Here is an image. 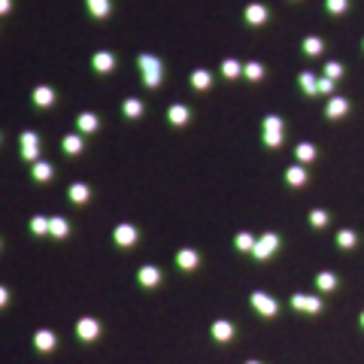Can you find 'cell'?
<instances>
[{
	"label": "cell",
	"instance_id": "obj_1",
	"mask_svg": "<svg viewBox=\"0 0 364 364\" xmlns=\"http://www.w3.org/2000/svg\"><path fill=\"white\" fill-rule=\"evenodd\" d=\"M140 70H143V82H146V88H158V82H161V73H164L161 61L143 52V55H140Z\"/></svg>",
	"mask_w": 364,
	"mask_h": 364
},
{
	"label": "cell",
	"instance_id": "obj_2",
	"mask_svg": "<svg viewBox=\"0 0 364 364\" xmlns=\"http://www.w3.org/2000/svg\"><path fill=\"white\" fill-rule=\"evenodd\" d=\"M261 128H264V146H270V149H279V146H282V140H285V137H282V133H285L282 119H279V116H267Z\"/></svg>",
	"mask_w": 364,
	"mask_h": 364
},
{
	"label": "cell",
	"instance_id": "obj_3",
	"mask_svg": "<svg viewBox=\"0 0 364 364\" xmlns=\"http://www.w3.org/2000/svg\"><path fill=\"white\" fill-rule=\"evenodd\" d=\"M249 300H252V306H255V310H258V313H261L264 319H273V316L279 313V303L270 298V295H264V292H255V295H252Z\"/></svg>",
	"mask_w": 364,
	"mask_h": 364
},
{
	"label": "cell",
	"instance_id": "obj_4",
	"mask_svg": "<svg viewBox=\"0 0 364 364\" xmlns=\"http://www.w3.org/2000/svg\"><path fill=\"white\" fill-rule=\"evenodd\" d=\"M292 306L298 313H310V316L322 313V300L316 298V295H292Z\"/></svg>",
	"mask_w": 364,
	"mask_h": 364
},
{
	"label": "cell",
	"instance_id": "obj_5",
	"mask_svg": "<svg viewBox=\"0 0 364 364\" xmlns=\"http://www.w3.org/2000/svg\"><path fill=\"white\" fill-rule=\"evenodd\" d=\"M276 249H279V237H276V234H264V237L255 243V252H252V255H255L258 261H267Z\"/></svg>",
	"mask_w": 364,
	"mask_h": 364
},
{
	"label": "cell",
	"instance_id": "obj_6",
	"mask_svg": "<svg viewBox=\"0 0 364 364\" xmlns=\"http://www.w3.org/2000/svg\"><path fill=\"white\" fill-rule=\"evenodd\" d=\"M36 152H40V140H36V133H22V155H25V161H36Z\"/></svg>",
	"mask_w": 364,
	"mask_h": 364
},
{
	"label": "cell",
	"instance_id": "obj_7",
	"mask_svg": "<svg viewBox=\"0 0 364 364\" xmlns=\"http://www.w3.org/2000/svg\"><path fill=\"white\" fill-rule=\"evenodd\" d=\"M346 112H349V100L346 98H328V106H325L328 119H343Z\"/></svg>",
	"mask_w": 364,
	"mask_h": 364
},
{
	"label": "cell",
	"instance_id": "obj_8",
	"mask_svg": "<svg viewBox=\"0 0 364 364\" xmlns=\"http://www.w3.org/2000/svg\"><path fill=\"white\" fill-rule=\"evenodd\" d=\"M213 340H219V343H228L234 340V325L231 322H225V319H219V322H213Z\"/></svg>",
	"mask_w": 364,
	"mask_h": 364
},
{
	"label": "cell",
	"instance_id": "obj_9",
	"mask_svg": "<svg viewBox=\"0 0 364 364\" xmlns=\"http://www.w3.org/2000/svg\"><path fill=\"white\" fill-rule=\"evenodd\" d=\"M285 182H289L292 188H300V185H306V170H303L300 164L289 167V170H285Z\"/></svg>",
	"mask_w": 364,
	"mask_h": 364
},
{
	"label": "cell",
	"instance_id": "obj_10",
	"mask_svg": "<svg viewBox=\"0 0 364 364\" xmlns=\"http://www.w3.org/2000/svg\"><path fill=\"white\" fill-rule=\"evenodd\" d=\"M246 22H249V25H264L267 22V6H261V3L246 6Z\"/></svg>",
	"mask_w": 364,
	"mask_h": 364
},
{
	"label": "cell",
	"instance_id": "obj_11",
	"mask_svg": "<svg viewBox=\"0 0 364 364\" xmlns=\"http://www.w3.org/2000/svg\"><path fill=\"white\" fill-rule=\"evenodd\" d=\"M298 85H300V91H303V94H310V98H313V94H319V79H316L313 73H300V76H298Z\"/></svg>",
	"mask_w": 364,
	"mask_h": 364
},
{
	"label": "cell",
	"instance_id": "obj_12",
	"mask_svg": "<svg viewBox=\"0 0 364 364\" xmlns=\"http://www.w3.org/2000/svg\"><path fill=\"white\" fill-rule=\"evenodd\" d=\"M116 243H119V246H131V243H137V231H133L131 225H119V228H116Z\"/></svg>",
	"mask_w": 364,
	"mask_h": 364
},
{
	"label": "cell",
	"instance_id": "obj_13",
	"mask_svg": "<svg viewBox=\"0 0 364 364\" xmlns=\"http://www.w3.org/2000/svg\"><path fill=\"white\" fill-rule=\"evenodd\" d=\"M140 282H143L146 289L158 285V282H161V270H158V267H143V270H140Z\"/></svg>",
	"mask_w": 364,
	"mask_h": 364
},
{
	"label": "cell",
	"instance_id": "obj_14",
	"mask_svg": "<svg viewBox=\"0 0 364 364\" xmlns=\"http://www.w3.org/2000/svg\"><path fill=\"white\" fill-rule=\"evenodd\" d=\"M209 85H213V76H209L206 70H195V73H191V88H195V91H206Z\"/></svg>",
	"mask_w": 364,
	"mask_h": 364
},
{
	"label": "cell",
	"instance_id": "obj_15",
	"mask_svg": "<svg viewBox=\"0 0 364 364\" xmlns=\"http://www.w3.org/2000/svg\"><path fill=\"white\" fill-rule=\"evenodd\" d=\"M295 158H298L300 164H310V161H316V146H313V143H300L298 149H295Z\"/></svg>",
	"mask_w": 364,
	"mask_h": 364
},
{
	"label": "cell",
	"instance_id": "obj_16",
	"mask_svg": "<svg viewBox=\"0 0 364 364\" xmlns=\"http://www.w3.org/2000/svg\"><path fill=\"white\" fill-rule=\"evenodd\" d=\"M337 246H340V249H355V246H358V234L343 228V231L337 234Z\"/></svg>",
	"mask_w": 364,
	"mask_h": 364
},
{
	"label": "cell",
	"instance_id": "obj_17",
	"mask_svg": "<svg viewBox=\"0 0 364 364\" xmlns=\"http://www.w3.org/2000/svg\"><path fill=\"white\" fill-rule=\"evenodd\" d=\"M316 285H319V292H334L340 282H337V276L334 273H328V270H322L319 276H316Z\"/></svg>",
	"mask_w": 364,
	"mask_h": 364
},
{
	"label": "cell",
	"instance_id": "obj_18",
	"mask_svg": "<svg viewBox=\"0 0 364 364\" xmlns=\"http://www.w3.org/2000/svg\"><path fill=\"white\" fill-rule=\"evenodd\" d=\"M76 331H79L82 340H94V337H98V322H94V319H82V322L76 325Z\"/></svg>",
	"mask_w": 364,
	"mask_h": 364
},
{
	"label": "cell",
	"instance_id": "obj_19",
	"mask_svg": "<svg viewBox=\"0 0 364 364\" xmlns=\"http://www.w3.org/2000/svg\"><path fill=\"white\" fill-rule=\"evenodd\" d=\"M322 49H325V43H322L319 36H306V40H303V52H306L310 58H319Z\"/></svg>",
	"mask_w": 364,
	"mask_h": 364
},
{
	"label": "cell",
	"instance_id": "obj_20",
	"mask_svg": "<svg viewBox=\"0 0 364 364\" xmlns=\"http://www.w3.org/2000/svg\"><path fill=\"white\" fill-rule=\"evenodd\" d=\"M167 116H170V122H173V125H185V122H188V106H182V103H173Z\"/></svg>",
	"mask_w": 364,
	"mask_h": 364
},
{
	"label": "cell",
	"instance_id": "obj_21",
	"mask_svg": "<svg viewBox=\"0 0 364 364\" xmlns=\"http://www.w3.org/2000/svg\"><path fill=\"white\" fill-rule=\"evenodd\" d=\"M176 264H179V267H185V270L198 267V252H195V249H182V252L176 255Z\"/></svg>",
	"mask_w": 364,
	"mask_h": 364
},
{
	"label": "cell",
	"instance_id": "obj_22",
	"mask_svg": "<svg viewBox=\"0 0 364 364\" xmlns=\"http://www.w3.org/2000/svg\"><path fill=\"white\" fill-rule=\"evenodd\" d=\"M255 243H258V240H255V237H252V234H237V240H234V246H237V249H240V252H255Z\"/></svg>",
	"mask_w": 364,
	"mask_h": 364
},
{
	"label": "cell",
	"instance_id": "obj_23",
	"mask_svg": "<svg viewBox=\"0 0 364 364\" xmlns=\"http://www.w3.org/2000/svg\"><path fill=\"white\" fill-rule=\"evenodd\" d=\"M33 343H36V349H43V352H49L52 346H55V337L49 331H40L36 337H33Z\"/></svg>",
	"mask_w": 364,
	"mask_h": 364
},
{
	"label": "cell",
	"instance_id": "obj_24",
	"mask_svg": "<svg viewBox=\"0 0 364 364\" xmlns=\"http://www.w3.org/2000/svg\"><path fill=\"white\" fill-rule=\"evenodd\" d=\"M325 9H328L331 15H346V9H349V0H325Z\"/></svg>",
	"mask_w": 364,
	"mask_h": 364
},
{
	"label": "cell",
	"instance_id": "obj_25",
	"mask_svg": "<svg viewBox=\"0 0 364 364\" xmlns=\"http://www.w3.org/2000/svg\"><path fill=\"white\" fill-rule=\"evenodd\" d=\"M328 222H331V216H328L325 209H313V213H310V225H313V228H325Z\"/></svg>",
	"mask_w": 364,
	"mask_h": 364
},
{
	"label": "cell",
	"instance_id": "obj_26",
	"mask_svg": "<svg viewBox=\"0 0 364 364\" xmlns=\"http://www.w3.org/2000/svg\"><path fill=\"white\" fill-rule=\"evenodd\" d=\"M94 67H98L100 73H106V70H112V67H116V61H112V55L98 52V55H94Z\"/></svg>",
	"mask_w": 364,
	"mask_h": 364
},
{
	"label": "cell",
	"instance_id": "obj_27",
	"mask_svg": "<svg viewBox=\"0 0 364 364\" xmlns=\"http://www.w3.org/2000/svg\"><path fill=\"white\" fill-rule=\"evenodd\" d=\"M222 73H225L228 79H234V76H240V73H243V64H240V61H234V58H228V61L222 64Z\"/></svg>",
	"mask_w": 364,
	"mask_h": 364
},
{
	"label": "cell",
	"instance_id": "obj_28",
	"mask_svg": "<svg viewBox=\"0 0 364 364\" xmlns=\"http://www.w3.org/2000/svg\"><path fill=\"white\" fill-rule=\"evenodd\" d=\"M334 88H337V82H334V79H328V76H322V79H319V94L334 98Z\"/></svg>",
	"mask_w": 364,
	"mask_h": 364
},
{
	"label": "cell",
	"instance_id": "obj_29",
	"mask_svg": "<svg viewBox=\"0 0 364 364\" xmlns=\"http://www.w3.org/2000/svg\"><path fill=\"white\" fill-rule=\"evenodd\" d=\"M125 116H128V119L143 116V103H140V100H125Z\"/></svg>",
	"mask_w": 364,
	"mask_h": 364
},
{
	"label": "cell",
	"instance_id": "obj_30",
	"mask_svg": "<svg viewBox=\"0 0 364 364\" xmlns=\"http://www.w3.org/2000/svg\"><path fill=\"white\" fill-rule=\"evenodd\" d=\"M33 100L43 103V106H49V103L55 100V94H52V88H36V91H33Z\"/></svg>",
	"mask_w": 364,
	"mask_h": 364
},
{
	"label": "cell",
	"instance_id": "obj_31",
	"mask_svg": "<svg viewBox=\"0 0 364 364\" xmlns=\"http://www.w3.org/2000/svg\"><path fill=\"white\" fill-rule=\"evenodd\" d=\"M243 73H246L249 79H261V76H264V67L258 64V61H252V64H246V67H243Z\"/></svg>",
	"mask_w": 364,
	"mask_h": 364
},
{
	"label": "cell",
	"instance_id": "obj_32",
	"mask_svg": "<svg viewBox=\"0 0 364 364\" xmlns=\"http://www.w3.org/2000/svg\"><path fill=\"white\" fill-rule=\"evenodd\" d=\"M70 198L76 200V203H82V200H88V188H85L82 182H76V185L70 188Z\"/></svg>",
	"mask_w": 364,
	"mask_h": 364
},
{
	"label": "cell",
	"instance_id": "obj_33",
	"mask_svg": "<svg viewBox=\"0 0 364 364\" xmlns=\"http://www.w3.org/2000/svg\"><path fill=\"white\" fill-rule=\"evenodd\" d=\"M325 76L337 82V79L343 76V64H337V61H328V64H325Z\"/></svg>",
	"mask_w": 364,
	"mask_h": 364
},
{
	"label": "cell",
	"instance_id": "obj_34",
	"mask_svg": "<svg viewBox=\"0 0 364 364\" xmlns=\"http://www.w3.org/2000/svg\"><path fill=\"white\" fill-rule=\"evenodd\" d=\"M88 6L94 9V15H98V18H103V15L109 12V0H88Z\"/></svg>",
	"mask_w": 364,
	"mask_h": 364
},
{
	"label": "cell",
	"instance_id": "obj_35",
	"mask_svg": "<svg viewBox=\"0 0 364 364\" xmlns=\"http://www.w3.org/2000/svg\"><path fill=\"white\" fill-rule=\"evenodd\" d=\"M49 231H52V237H64V234H67V222H64V219H52V222H49Z\"/></svg>",
	"mask_w": 364,
	"mask_h": 364
},
{
	"label": "cell",
	"instance_id": "obj_36",
	"mask_svg": "<svg viewBox=\"0 0 364 364\" xmlns=\"http://www.w3.org/2000/svg\"><path fill=\"white\" fill-rule=\"evenodd\" d=\"M33 176H36V179H49V176H52V167L36 161V164H33Z\"/></svg>",
	"mask_w": 364,
	"mask_h": 364
},
{
	"label": "cell",
	"instance_id": "obj_37",
	"mask_svg": "<svg viewBox=\"0 0 364 364\" xmlns=\"http://www.w3.org/2000/svg\"><path fill=\"white\" fill-rule=\"evenodd\" d=\"M79 128H82L85 133L94 131V128H98V119H94V116H79Z\"/></svg>",
	"mask_w": 364,
	"mask_h": 364
},
{
	"label": "cell",
	"instance_id": "obj_38",
	"mask_svg": "<svg viewBox=\"0 0 364 364\" xmlns=\"http://www.w3.org/2000/svg\"><path fill=\"white\" fill-rule=\"evenodd\" d=\"M64 149L70 152V155H76V152L82 149V140H79V137H67V140H64Z\"/></svg>",
	"mask_w": 364,
	"mask_h": 364
},
{
	"label": "cell",
	"instance_id": "obj_39",
	"mask_svg": "<svg viewBox=\"0 0 364 364\" xmlns=\"http://www.w3.org/2000/svg\"><path fill=\"white\" fill-rule=\"evenodd\" d=\"M31 228H33L36 234H46V231H49V222H46V219H33Z\"/></svg>",
	"mask_w": 364,
	"mask_h": 364
},
{
	"label": "cell",
	"instance_id": "obj_40",
	"mask_svg": "<svg viewBox=\"0 0 364 364\" xmlns=\"http://www.w3.org/2000/svg\"><path fill=\"white\" fill-rule=\"evenodd\" d=\"M6 9H9V0H0V15H3Z\"/></svg>",
	"mask_w": 364,
	"mask_h": 364
},
{
	"label": "cell",
	"instance_id": "obj_41",
	"mask_svg": "<svg viewBox=\"0 0 364 364\" xmlns=\"http://www.w3.org/2000/svg\"><path fill=\"white\" fill-rule=\"evenodd\" d=\"M6 303V289H0V306Z\"/></svg>",
	"mask_w": 364,
	"mask_h": 364
},
{
	"label": "cell",
	"instance_id": "obj_42",
	"mask_svg": "<svg viewBox=\"0 0 364 364\" xmlns=\"http://www.w3.org/2000/svg\"><path fill=\"white\" fill-rule=\"evenodd\" d=\"M358 325H361V331H364V313H361V319H358Z\"/></svg>",
	"mask_w": 364,
	"mask_h": 364
},
{
	"label": "cell",
	"instance_id": "obj_43",
	"mask_svg": "<svg viewBox=\"0 0 364 364\" xmlns=\"http://www.w3.org/2000/svg\"><path fill=\"white\" fill-rule=\"evenodd\" d=\"M246 364H261V361H246Z\"/></svg>",
	"mask_w": 364,
	"mask_h": 364
}]
</instances>
